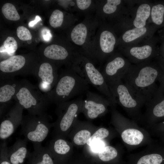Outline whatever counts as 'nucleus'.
<instances>
[{
    "mask_svg": "<svg viewBox=\"0 0 164 164\" xmlns=\"http://www.w3.org/2000/svg\"><path fill=\"white\" fill-rule=\"evenodd\" d=\"M145 105L146 110L141 123L144 128L164 120V94L160 86Z\"/></svg>",
    "mask_w": 164,
    "mask_h": 164,
    "instance_id": "obj_8",
    "label": "nucleus"
},
{
    "mask_svg": "<svg viewBox=\"0 0 164 164\" xmlns=\"http://www.w3.org/2000/svg\"><path fill=\"white\" fill-rule=\"evenodd\" d=\"M150 14L153 22L157 25H160L163 20L164 6L161 4L153 6L152 8Z\"/></svg>",
    "mask_w": 164,
    "mask_h": 164,
    "instance_id": "obj_27",
    "label": "nucleus"
},
{
    "mask_svg": "<svg viewBox=\"0 0 164 164\" xmlns=\"http://www.w3.org/2000/svg\"><path fill=\"white\" fill-rule=\"evenodd\" d=\"M25 62V59L22 56H12L0 62V70L5 73L14 72L21 69Z\"/></svg>",
    "mask_w": 164,
    "mask_h": 164,
    "instance_id": "obj_20",
    "label": "nucleus"
},
{
    "mask_svg": "<svg viewBox=\"0 0 164 164\" xmlns=\"http://www.w3.org/2000/svg\"><path fill=\"white\" fill-rule=\"evenodd\" d=\"M64 14L58 9L54 10L49 19V23L51 27L56 28L61 26L64 20Z\"/></svg>",
    "mask_w": 164,
    "mask_h": 164,
    "instance_id": "obj_30",
    "label": "nucleus"
},
{
    "mask_svg": "<svg viewBox=\"0 0 164 164\" xmlns=\"http://www.w3.org/2000/svg\"><path fill=\"white\" fill-rule=\"evenodd\" d=\"M105 146L104 142L101 140L94 142L91 146L92 151L95 152H99Z\"/></svg>",
    "mask_w": 164,
    "mask_h": 164,
    "instance_id": "obj_38",
    "label": "nucleus"
},
{
    "mask_svg": "<svg viewBox=\"0 0 164 164\" xmlns=\"http://www.w3.org/2000/svg\"><path fill=\"white\" fill-rule=\"evenodd\" d=\"M41 20V18L39 15H36L35 19L29 23V27H32Z\"/></svg>",
    "mask_w": 164,
    "mask_h": 164,
    "instance_id": "obj_40",
    "label": "nucleus"
},
{
    "mask_svg": "<svg viewBox=\"0 0 164 164\" xmlns=\"http://www.w3.org/2000/svg\"><path fill=\"white\" fill-rule=\"evenodd\" d=\"M83 99L80 98L68 104L66 110L60 118L58 129L62 132L67 131L71 126L80 108L82 106Z\"/></svg>",
    "mask_w": 164,
    "mask_h": 164,
    "instance_id": "obj_13",
    "label": "nucleus"
},
{
    "mask_svg": "<svg viewBox=\"0 0 164 164\" xmlns=\"http://www.w3.org/2000/svg\"><path fill=\"white\" fill-rule=\"evenodd\" d=\"M109 135V132L107 129L101 128L97 130L89 138L87 144L91 146L94 142L107 137Z\"/></svg>",
    "mask_w": 164,
    "mask_h": 164,
    "instance_id": "obj_32",
    "label": "nucleus"
},
{
    "mask_svg": "<svg viewBox=\"0 0 164 164\" xmlns=\"http://www.w3.org/2000/svg\"><path fill=\"white\" fill-rule=\"evenodd\" d=\"M153 52V49L150 46L145 45L133 47L125 53L130 60L138 63L147 60L152 57Z\"/></svg>",
    "mask_w": 164,
    "mask_h": 164,
    "instance_id": "obj_19",
    "label": "nucleus"
},
{
    "mask_svg": "<svg viewBox=\"0 0 164 164\" xmlns=\"http://www.w3.org/2000/svg\"><path fill=\"white\" fill-rule=\"evenodd\" d=\"M7 143L5 141L0 144V164H12L8 155Z\"/></svg>",
    "mask_w": 164,
    "mask_h": 164,
    "instance_id": "obj_36",
    "label": "nucleus"
},
{
    "mask_svg": "<svg viewBox=\"0 0 164 164\" xmlns=\"http://www.w3.org/2000/svg\"><path fill=\"white\" fill-rule=\"evenodd\" d=\"M151 136L157 137L164 142V120L155 123L145 128Z\"/></svg>",
    "mask_w": 164,
    "mask_h": 164,
    "instance_id": "obj_28",
    "label": "nucleus"
},
{
    "mask_svg": "<svg viewBox=\"0 0 164 164\" xmlns=\"http://www.w3.org/2000/svg\"><path fill=\"white\" fill-rule=\"evenodd\" d=\"M44 54L47 58L56 60L63 61L69 59L73 63L80 55L78 53H70L64 47L56 44H52L46 47Z\"/></svg>",
    "mask_w": 164,
    "mask_h": 164,
    "instance_id": "obj_17",
    "label": "nucleus"
},
{
    "mask_svg": "<svg viewBox=\"0 0 164 164\" xmlns=\"http://www.w3.org/2000/svg\"><path fill=\"white\" fill-rule=\"evenodd\" d=\"M91 136V133L89 131L83 130L76 133L74 137L73 141L77 145H84L87 143Z\"/></svg>",
    "mask_w": 164,
    "mask_h": 164,
    "instance_id": "obj_34",
    "label": "nucleus"
},
{
    "mask_svg": "<svg viewBox=\"0 0 164 164\" xmlns=\"http://www.w3.org/2000/svg\"><path fill=\"white\" fill-rule=\"evenodd\" d=\"M131 65L120 54H113L108 58L101 72L108 83L122 79Z\"/></svg>",
    "mask_w": 164,
    "mask_h": 164,
    "instance_id": "obj_10",
    "label": "nucleus"
},
{
    "mask_svg": "<svg viewBox=\"0 0 164 164\" xmlns=\"http://www.w3.org/2000/svg\"><path fill=\"white\" fill-rule=\"evenodd\" d=\"M18 48L17 42L15 39L8 37L4 41L3 45L0 47V53H6L11 55L16 51Z\"/></svg>",
    "mask_w": 164,
    "mask_h": 164,
    "instance_id": "obj_29",
    "label": "nucleus"
},
{
    "mask_svg": "<svg viewBox=\"0 0 164 164\" xmlns=\"http://www.w3.org/2000/svg\"><path fill=\"white\" fill-rule=\"evenodd\" d=\"M147 29L145 26L135 28L126 31L123 35L122 39L126 43L131 42L143 36L146 33Z\"/></svg>",
    "mask_w": 164,
    "mask_h": 164,
    "instance_id": "obj_24",
    "label": "nucleus"
},
{
    "mask_svg": "<svg viewBox=\"0 0 164 164\" xmlns=\"http://www.w3.org/2000/svg\"><path fill=\"white\" fill-rule=\"evenodd\" d=\"M22 109L20 107H16L2 121L0 125L1 139H5L11 136L21 124L22 119Z\"/></svg>",
    "mask_w": 164,
    "mask_h": 164,
    "instance_id": "obj_12",
    "label": "nucleus"
},
{
    "mask_svg": "<svg viewBox=\"0 0 164 164\" xmlns=\"http://www.w3.org/2000/svg\"><path fill=\"white\" fill-rule=\"evenodd\" d=\"M16 34L18 37L22 41L31 40L32 35L30 31L23 26H19L16 30Z\"/></svg>",
    "mask_w": 164,
    "mask_h": 164,
    "instance_id": "obj_35",
    "label": "nucleus"
},
{
    "mask_svg": "<svg viewBox=\"0 0 164 164\" xmlns=\"http://www.w3.org/2000/svg\"><path fill=\"white\" fill-rule=\"evenodd\" d=\"M2 12L7 19L12 21H17L20 19L15 6L12 4L6 3L4 4L2 8Z\"/></svg>",
    "mask_w": 164,
    "mask_h": 164,
    "instance_id": "obj_26",
    "label": "nucleus"
},
{
    "mask_svg": "<svg viewBox=\"0 0 164 164\" xmlns=\"http://www.w3.org/2000/svg\"><path fill=\"white\" fill-rule=\"evenodd\" d=\"M71 67L89 84L103 94L113 106L116 104L101 72L85 56L79 55Z\"/></svg>",
    "mask_w": 164,
    "mask_h": 164,
    "instance_id": "obj_4",
    "label": "nucleus"
},
{
    "mask_svg": "<svg viewBox=\"0 0 164 164\" xmlns=\"http://www.w3.org/2000/svg\"><path fill=\"white\" fill-rule=\"evenodd\" d=\"M120 0H107L102 7L101 10L104 14L109 15L114 13L121 2Z\"/></svg>",
    "mask_w": 164,
    "mask_h": 164,
    "instance_id": "obj_33",
    "label": "nucleus"
},
{
    "mask_svg": "<svg viewBox=\"0 0 164 164\" xmlns=\"http://www.w3.org/2000/svg\"><path fill=\"white\" fill-rule=\"evenodd\" d=\"M15 90L12 86L6 84L0 88V102L2 103L9 101L15 94Z\"/></svg>",
    "mask_w": 164,
    "mask_h": 164,
    "instance_id": "obj_31",
    "label": "nucleus"
},
{
    "mask_svg": "<svg viewBox=\"0 0 164 164\" xmlns=\"http://www.w3.org/2000/svg\"><path fill=\"white\" fill-rule=\"evenodd\" d=\"M53 92L54 100L56 102L67 100L86 93L89 84L71 67L62 74L57 81Z\"/></svg>",
    "mask_w": 164,
    "mask_h": 164,
    "instance_id": "obj_5",
    "label": "nucleus"
},
{
    "mask_svg": "<svg viewBox=\"0 0 164 164\" xmlns=\"http://www.w3.org/2000/svg\"><path fill=\"white\" fill-rule=\"evenodd\" d=\"M114 33L108 29L99 31L94 38L92 45V56L94 61H101L113 54L116 43Z\"/></svg>",
    "mask_w": 164,
    "mask_h": 164,
    "instance_id": "obj_9",
    "label": "nucleus"
},
{
    "mask_svg": "<svg viewBox=\"0 0 164 164\" xmlns=\"http://www.w3.org/2000/svg\"><path fill=\"white\" fill-rule=\"evenodd\" d=\"M38 74L43 83L48 85L53 84L56 80V74L54 73L52 66L48 63L41 65Z\"/></svg>",
    "mask_w": 164,
    "mask_h": 164,
    "instance_id": "obj_23",
    "label": "nucleus"
},
{
    "mask_svg": "<svg viewBox=\"0 0 164 164\" xmlns=\"http://www.w3.org/2000/svg\"><path fill=\"white\" fill-rule=\"evenodd\" d=\"M123 164H164V142L154 141L142 151L128 155Z\"/></svg>",
    "mask_w": 164,
    "mask_h": 164,
    "instance_id": "obj_7",
    "label": "nucleus"
},
{
    "mask_svg": "<svg viewBox=\"0 0 164 164\" xmlns=\"http://www.w3.org/2000/svg\"><path fill=\"white\" fill-rule=\"evenodd\" d=\"M86 97L83 100L82 106L87 116L90 119L96 118L105 113L108 106L112 105L106 97L88 90L86 92Z\"/></svg>",
    "mask_w": 164,
    "mask_h": 164,
    "instance_id": "obj_11",
    "label": "nucleus"
},
{
    "mask_svg": "<svg viewBox=\"0 0 164 164\" xmlns=\"http://www.w3.org/2000/svg\"><path fill=\"white\" fill-rule=\"evenodd\" d=\"M76 4L79 9L83 11L87 9L91 6L93 1L91 0H77Z\"/></svg>",
    "mask_w": 164,
    "mask_h": 164,
    "instance_id": "obj_37",
    "label": "nucleus"
},
{
    "mask_svg": "<svg viewBox=\"0 0 164 164\" xmlns=\"http://www.w3.org/2000/svg\"><path fill=\"white\" fill-rule=\"evenodd\" d=\"M21 125L24 139L33 144L41 143L47 137L51 126L42 116H32L22 119Z\"/></svg>",
    "mask_w": 164,
    "mask_h": 164,
    "instance_id": "obj_6",
    "label": "nucleus"
},
{
    "mask_svg": "<svg viewBox=\"0 0 164 164\" xmlns=\"http://www.w3.org/2000/svg\"><path fill=\"white\" fill-rule=\"evenodd\" d=\"M113 121L118 126L121 138L128 151L147 145L154 140L148 132L132 119L112 110Z\"/></svg>",
    "mask_w": 164,
    "mask_h": 164,
    "instance_id": "obj_3",
    "label": "nucleus"
},
{
    "mask_svg": "<svg viewBox=\"0 0 164 164\" xmlns=\"http://www.w3.org/2000/svg\"><path fill=\"white\" fill-rule=\"evenodd\" d=\"M53 157L57 155H64L70 150V147L67 142L62 138L51 141L48 147Z\"/></svg>",
    "mask_w": 164,
    "mask_h": 164,
    "instance_id": "obj_22",
    "label": "nucleus"
},
{
    "mask_svg": "<svg viewBox=\"0 0 164 164\" xmlns=\"http://www.w3.org/2000/svg\"><path fill=\"white\" fill-rule=\"evenodd\" d=\"M90 23L84 21L77 24L72 29L70 34L72 41L76 45L84 46L90 38L91 28Z\"/></svg>",
    "mask_w": 164,
    "mask_h": 164,
    "instance_id": "obj_16",
    "label": "nucleus"
},
{
    "mask_svg": "<svg viewBox=\"0 0 164 164\" xmlns=\"http://www.w3.org/2000/svg\"><path fill=\"white\" fill-rule=\"evenodd\" d=\"M158 81L159 83V86L161 87L164 94V73L159 78Z\"/></svg>",
    "mask_w": 164,
    "mask_h": 164,
    "instance_id": "obj_41",
    "label": "nucleus"
},
{
    "mask_svg": "<svg viewBox=\"0 0 164 164\" xmlns=\"http://www.w3.org/2000/svg\"><path fill=\"white\" fill-rule=\"evenodd\" d=\"M151 13V7L148 4H141L138 8L133 22L134 26L136 28H140L145 27L146 21Z\"/></svg>",
    "mask_w": 164,
    "mask_h": 164,
    "instance_id": "obj_21",
    "label": "nucleus"
},
{
    "mask_svg": "<svg viewBox=\"0 0 164 164\" xmlns=\"http://www.w3.org/2000/svg\"><path fill=\"white\" fill-rule=\"evenodd\" d=\"M16 96L20 105L28 110L33 114L41 115L42 107L37 104L36 99L26 87L21 88L17 93Z\"/></svg>",
    "mask_w": 164,
    "mask_h": 164,
    "instance_id": "obj_18",
    "label": "nucleus"
},
{
    "mask_svg": "<svg viewBox=\"0 0 164 164\" xmlns=\"http://www.w3.org/2000/svg\"><path fill=\"white\" fill-rule=\"evenodd\" d=\"M27 142L24 138L18 139L12 145L8 147V155L12 164H24L30 153L27 149Z\"/></svg>",
    "mask_w": 164,
    "mask_h": 164,
    "instance_id": "obj_14",
    "label": "nucleus"
},
{
    "mask_svg": "<svg viewBox=\"0 0 164 164\" xmlns=\"http://www.w3.org/2000/svg\"><path fill=\"white\" fill-rule=\"evenodd\" d=\"M33 151L29 153L27 164H54L52 154L48 147L41 143L33 144Z\"/></svg>",
    "mask_w": 164,
    "mask_h": 164,
    "instance_id": "obj_15",
    "label": "nucleus"
},
{
    "mask_svg": "<svg viewBox=\"0 0 164 164\" xmlns=\"http://www.w3.org/2000/svg\"><path fill=\"white\" fill-rule=\"evenodd\" d=\"M107 84L116 103L123 108L131 119L141 124L143 117L141 109L146 102L145 98L122 79Z\"/></svg>",
    "mask_w": 164,
    "mask_h": 164,
    "instance_id": "obj_2",
    "label": "nucleus"
},
{
    "mask_svg": "<svg viewBox=\"0 0 164 164\" xmlns=\"http://www.w3.org/2000/svg\"><path fill=\"white\" fill-rule=\"evenodd\" d=\"M43 36L44 39L46 41L50 40L52 37L49 30H48L47 29L43 30Z\"/></svg>",
    "mask_w": 164,
    "mask_h": 164,
    "instance_id": "obj_39",
    "label": "nucleus"
},
{
    "mask_svg": "<svg viewBox=\"0 0 164 164\" xmlns=\"http://www.w3.org/2000/svg\"><path fill=\"white\" fill-rule=\"evenodd\" d=\"M164 73L163 68L146 61L138 65H131L122 79L142 96L146 102L157 90L156 82Z\"/></svg>",
    "mask_w": 164,
    "mask_h": 164,
    "instance_id": "obj_1",
    "label": "nucleus"
},
{
    "mask_svg": "<svg viewBox=\"0 0 164 164\" xmlns=\"http://www.w3.org/2000/svg\"><path fill=\"white\" fill-rule=\"evenodd\" d=\"M118 154L116 148L111 146H106L98 152V156L102 161L108 162L116 159Z\"/></svg>",
    "mask_w": 164,
    "mask_h": 164,
    "instance_id": "obj_25",
    "label": "nucleus"
}]
</instances>
